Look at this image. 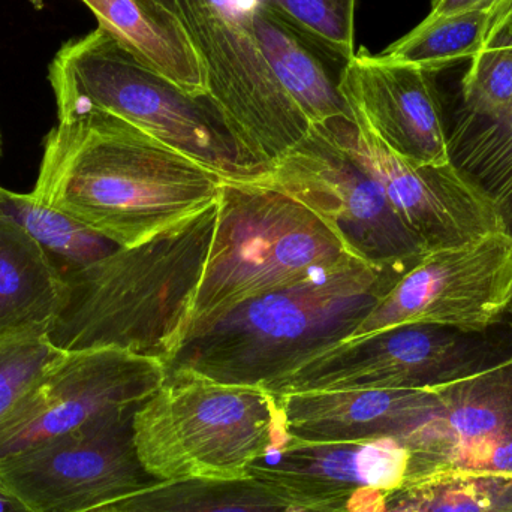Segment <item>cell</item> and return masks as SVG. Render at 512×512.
Masks as SVG:
<instances>
[{"mask_svg":"<svg viewBox=\"0 0 512 512\" xmlns=\"http://www.w3.org/2000/svg\"><path fill=\"white\" fill-rule=\"evenodd\" d=\"M224 177L110 114L62 120L45 138L33 200L119 248L215 206Z\"/></svg>","mask_w":512,"mask_h":512,"instance_id":"cell-1","label":"cell"},{"mask_svg":"<svg viewBox=\"0 0 512 512\" xmlns=\"http://www.w3.org/2000/svg\"><path fill=\"white\" fill-rule=\"evenodd\" d=\"M402 273L360 259L255 295L186 337L165 372L265 388L354 336Z\"/></svg>","mask_w":512,"mask_h":512,"instance_id":"cell-2","label":"cell"},{"mask_svg":"<svg viewBox=\"0 0 512 512\" xmlns=\"http://www.w3.org/2000/svg\"><path fill=\"white\" fill-rule=\"evenodd\" d=\"M218 222V203L134 248L63 274L47 333L66 352L119 349L164 363L182 342Z\"/></svg>","mask_w":512,"mask_h":512,"instance_id":"cell-3","label":"cell"},{"mask_svg":"<svg viewBox=\"0 0 512 512\" xmlns=\"http://www.w3.org/2000/svg\"><path fill=\"white\" fill-rule=\"evenodd\" d=\"M48 80L59 122L110 114L224 179L252 182L267 171L243 155L209 96L186 92L102 27L66 42Z\"/></svg>","mask_w":512,"mask_h":512,"instance_id":"cell-4","label":"cell"},{"mask_svg":"<svg viewBox=\"0 0 512 512\" xmlns=\"http://www.w3.org/2000/svg\"><path fill=\"white\" fill-rule=\"evenodd\" d=\"M354 259L294 198L261 183L224 179L215 236L182 342L248 298Z\"/></svg>","mask_w":512,"mask_h":512,"instance_id":"cell-5","label":"cell"},{"mask_svg":"<svg viewBox=\"0 0 512 512\" xmlns=\"http://www.w3.org/2000/svg\"><path fill=\"white\" fill-rule=\"evenodd\" d=\"M286 439L279 397L185 372H167L134 415L140 462L162 483L246 477Z\"/></svg>","mask_w":512,"mask_h":512,"instance_id":"cell-6","label":"cell"},{"mask_svg":"<svg viewBox=\"0 0 512 512\" xmlns=\"http://www.w3.org/2000/svg\"><path fill=\"white\" fill-rule=\"evenodd\" d=\"M254 2L174 0V14L203 66L207 96L237 146L268 170L307 137L312 125L262 53Z\"/></svg>","mask_w":512,"mask_h":512,"instance_id":"cell-7","label":"cell"},{"mask_svg":"<svg viewBox=\"0 0 512 512\" xmlns=\"http://www.w3.org/2000/svg\"><path fill=\"white\" fill-rule=\"evenodd\" d=\"M252 182L303 204L349 255L373 267L405 274L429 254L378 183L313 126L303 141Z\"/></svg>","mask_w":512,"mask_h":512,"instance_id":"cell-8","label":"cell"},{"mask_svg":"<svg viewBox=\"0 0 512 512\" xmlns=\"http://www.w3.org/2000/svg\"><path fill=\"white\" fill-rule=\"evenodd\" d=\"M140 406L0 459V481L33 512H89L152 489L134 442Z\"/></svg>","mask_w":512,"mask_h":512,"instance_id":"cell-9","label":"cell"},{"mask_svg":"<svg viewBox=\"0 0 512 512\" xmlns=\"http://www.w3.org/2000/svg\"><path fill=\"white\" fill-rule=\"evenodd\" d=\"M512 303V233L498 231L429 252L381 297L354 336L402 325L478 333L501 321Z\"/></svg>","mask_w":512,"mask_h":512,"instance_id":"cell-10","label":"cell"},{"mask_svg":"<svg viewBox=\"0 0 512 512\" xmlns=\"http://www.w3.org/2000/svg\"><path fill=\"white\" fill-rule=\"evenodd\" d=\"M313 128L367 171L427 252L507 231L492 200L454 162L412 164L351 117H333Z\"/></svg>","mask_w":512,"mask_h":512,"instance_id":"cell-11","label":"cell"},{"mask_svg":"<svg viewBox=\"0 0 512 512\" xmlns=\"http://www.w3.org/2000/svg\"><path fill=\"white\" fill-rule=\"evenodd\" d=\"M165 378L156 358L119 349L66 352L0 423V459L140 406Z\"/></svg>","mask_w":512,"mask_h":512,"instance_id":"cell-12","label":"cell"},{"mask_svg":"<svg viewBox=\"0 0 512 512\" xmlns=\"http://www.w3.org/2000/svg\"><path fill=\"white\" fill-rule=\"evenodd\" d=\"M480 361L477 349L456 330L402 325L343 340L262 390L285 396L432 388L480 369Z\"/></svg>","mask_w":512,"mask_h":512,"instance_id":"cell-13","label":"cell"},{"mask_svg":"<svg viewBox=\"0 0 512 512\" xmlns=\"http://www.w3.org/2000/svg\"><path fill=\"white\" fill-rule=\"evenodd\" d=\"M412 453L396 439H288L252 463L249 477L313 512H382L385 496L409 480Z\"/></svg>","mask_w":512,"mask_h":512,"instance_id":"cell-14","label":"cell"},{"mask_svg":"<svg viewBox=\"0 0 512 512\" xmlns=\"http://www.w3.org/2000/svg\"><path fill=\"white\" fill-rule=\"evenodd\" d=\"M340 93L352 119L420 167L453 162L433 74L384 62L361 48L343 68Z\"/></svg>","mask_w":512,"mask_h":512,"instance_id":"cell-15","label":"cell"},{"mask_svg":"<svg viewBox=\"0 0 512 512\" xmlns=\"http://www.w3.org/2000/svg\"><path fill=\"white\" fill-rule=\"evenodd\" d=\"M277 397L286 438L306 442L396 439L406 445L409 436L441 409L435 387L318 391Z\"/></svg>","mask_w":512,"mask_h":512,"instance_id":"cell-16","label":"cell"},{"mask_svg":"<svg viewBox=\"0 0 512 512\" xmlns=\"http://www.w3.org/2000/svg\"><path fill=\"white\" fill-rule=\"evenodd\" d=\"M435 388L441 409L406 441L412 453L408 481L447 451L512 433V357Z\"/></svg>","mask_w":512,"mask_h":512,"instance_id":"cell-17","label":"cell"},{"mask_svg":"<svg viewBox=\"0 0 512 512\" xmlns=\"http://www.w3.org/2000/svg\"><path fill=\"white\" fill-rule=\"evenodd\" d=\"M252 18L268 65L310 125L333 117L352 119L339 90L348 62L322 50L264 0H255Z\"/></svg>","mask_w":512,"mask_h":512,"instance_id":"cell-18","label":"cell"},{"mask_svg":"<svg viewBox=\"0 0 512 512\" xmlns=\"http://www.w3.org/2000/svg\"><path fill=\"white\" fill-rule=\"evenodd\" d=\"M63 292L56 262L0 209V340L47 336Z\"/></svg>","mask_w":512,"mask_h":512,"instance_id":"cell-19","label":"cell"},{"mask_svg":"<svg viewBox=\"0 0 512 512\" xmlns=\"http://www.w3.org/2000/svg\"><path fill=\"white\" fill-rule=\"evenodd\" d=\"M126 50L195 96L207 95L203 66L173 11L158 0H81Z\"/></svg>","mask_w":512,"mask_h":512,"instance_id":"cell-20","label":"cell"},{"mask_svg":"<svg viewBox=\"0 0 512 512\" xmlns=\"http://www.w3.org/2000/svg\"><path fill=\"white\" fill-rule=\"evenodd\" d=\"M89 512H313L255 478L161 483Z\"/></svg>","mask_w":512,"mask_h":512,"instance_id":"cell-21","label":"cell"},{"mask_svg":"<svg viewBox=\"0 0 512 512\" xmlns=\"http://www.w3.org/2000/svg\"><path fill=\"white\" fill-rule=\"evenodd\" d=\"M453 162L492 200L512 233V104L492 119H460Z\"/></svg>","mask_w":512,"mask_h":512,"instance_id":"cell-22","label":"cell"},{"mask_svg":"<svg viewBox=\"0 0 512 512\" xmlns=\"http://www.w3.org/2000/svg\"><path fill=\"white\" fill-rule=\"evenodd\" d=\"M382 512H512V475H424L388 493Z\"/></svg>","mask_w":512,"mask_h":512,"instance_id":"cell-23","label":"cell"},{"mask_svg":"<svg viewBox=\"0 0 512 512\" xmlns=\"http://www.w3.org/2000/svg\"><path fill=\"white\" fill-rule=\"evenodd\" d=\"M490 17L492 8L433 20L424 18L376 56L384 62L415 66L435 75L477 56L486 39Z\"/></svg>","mask_w":512,"mask_h":512,"instance_id":"cell-24","label":"cell"},{"mask_svg":"<svg viewBox=\"0 0 512 512\" xmlns=\"http://www.w3.org/2000/svg\"><path fill=\"white\" fill-rule=\"evenodd\" d=\"M0 209L38 242L62 274L87 267L119 249L86 225L33 200L30 194L0 186Z\"/></svg>","mask_w":512,"mask_h":512,"instance_id":"cell-25","label":"cell"},{"mask_svg":"<svg viewBox=\"0 0 512 512\" xmlns=\"http://www.w3.org/2000/svg\"><path fill=\"white\" fill-rule=\"evenodd\" d=\"M289 24L337 59L354 56L357 0H264Z\"/></svg>","mask_w":512,"mask_h":512,"instance_id":"cell-26","label":"cell"},{"mask_svg":"<svg viewBox=\"0 0 512 512\" xmlns=\"http://www.w3.org/2000/svg\"><path fill=\"white\" fill-rule=\"evenodd\" d=\"M65 354L47 336L0 340V423Z\"/></svg>","mask_w":512,"mask_h":512,"instance_id":"cell-27","label":"cell"},{"mask_svg":"<svg viewBox=\"0 0 512 512\" xmlns=\"http://www.w3.org/2000/svg\"><path fill=\"white\" fill-rule=\"evenodd\" d=\"M445 471L512 475V433L447 451L421 477Z\"/></svg>","mask_w":512,"mask_h":512,"instance_id":"cell-28","label":"cell"},{"mask_svg":"<svg viewBox=\"0 0 512 512\" xmlns=\"http://www.w3.org/2000/svg\"><path fill=\"white\" fill-rule=\"evenodd\" d=\"M498 0H432L429 15L426 18L450 17L462 12L481 11L492 8Z\"/></svg>","mask_w":512,"mask_h":512,"instance_id":"cell-29","label":"cell"},{"mask_svg":"<svg viewBox=\"0 0 512 512\" xmlns=\"http://www.w3.org/2000/svg\"><path fill=\"white\" fill-rule=\"evenodd\" d=\"M0 512H33L12 490L0 481Z\"/></svg>","mask_w":512,"mask_h":512,"instance_id":"cell-30","label":"cell"},{"mask_svg":"<svg viewBox=\"0 0 512 512\" xmlns=\"http://www.w3.org/2000/svg\"><path fill=\"white\" fill-rule=\"evenodd\" d=\"M158 2H161L162 5L167 6L170 11L174 12V0H158Z\"/></svg>","mask_w":512,"mask_h":512,"instance_id":"cell-31","label":"cell"},{"mask_svg":"<svg viewBox=\"0 0 512 512\" xmlns=\"http://www.w3.org/2000/svg\"><path fill=\"white\" fill-rule=\"evenodd\" d=\"M508 313H512V303H511L510 309H508Z\"/></svg>","mask_w":512,"mask_h":512,"instance_id":"cell-32","label":"cell"}]
</instances>
